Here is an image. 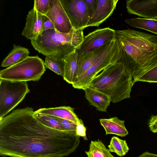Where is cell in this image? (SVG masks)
I'll use <instances>...</instances> for the list:
<instances>
[{
    "instance_id": "obj_23",
    "label": "cell",
    "mask_w": 157,
    "mask_h": 157,
    "mask_svg": "<svg viewBox=\"0 0 157 157\" xmlns=\"http://www.w3.org/2000/svg\"><path fill=\"white\" fill-rule=\"evenodd\" d=\"M33 117L44 125L52 128L62 130H66L63 126L52 116L34 112Z\"/></svg>"
},
{
    "instance_id": "obj_21",
    "label": "cell",
    "mask_w": 157,
    "mask_h": 157,
    "mask_svg": "<svg viewBox=\"0 0 157 157\" xmlns=\"http://www.w3.org/2000/svg\"><path fill=\"white\" fill-rule=\"evenodd\" d=\"M101 140L91 141L88 151H85L88 157H114Z\"/></svg>"
},
{
    "instance_id": "obj_5",
    "label": "cell",
    "mask_w": 157,
    "mask_h": 157,
    "mask_svg": "<svg viewBox=\"0 0 157 157\" xmlns=\"http://www.w3.org/2000/svg\"><path fill=\"white\" fill-rule=\"evenodd\" d=\"M44 62L38 56H29L21 61L1 70L0 78L17 81H36L45 71Z\"/></svg>"
},
{
    "instance_id": "obj_9",
    "label": "cell",
    "mask_w": 157,
    "mask_h": 157,
    "mask_svg": "<svg viewBox=\"0 0 157 157\" xmlns=\"http://www.w3.org/2000/svg\"><path fill=\"white\" fill-rule=\"evenodd\" d=\"M115 30L109 27L97 29L85 36L79 49L76 51L78 55L92 51L113 40Z\"/></svg>"
},
{
    "instance_id": "obj_17",
    "label": "cell",
    "mask_w": 157,
    "mask_h": 157,
    "mask_svg": "<svg viewBox=\"0 0 157 157\" xmlns=\"http://www.w3.org/2000/svg\"><path fill=\"white\" fill-rule=\"evenodd\" d=\"M63 79L72 84L76 81L78 70V55L76 51L69 54L64 59Z\"/></svg>"
},
{
    "instance_id": "obj_24",
    "label": "cell",
    "mask_w": 157,
    "mask_h": 157,
    "mask_svg": "<svg viewBox=\"0 0 157 157\" xmlns=\"http://www.w3.org/2000/svg\"><path fill=\"white\" fill-rule=\"evenodd\" d=\"M45 67L58 75L63 76L65 63L64 59H59L46 57L44 61Z\"/></svg>"
},
{
    "instance_id": "obj_28",
    "label": "cell",
    "mask_w": 157,
    "mask_h": 157,
    "mask_svg": "<svg viewBox=\"0 0 157 157\" xmlns=\"http://www.w3.org/2000/svg\"><path fill=\"white\" fill-rule=\"evenodd\" d=\"M90 17L93 16L98 6V0H84Z\"/></svg>"
},
{
    "instance_id": "obj_11",
    "label": "cell",
    "mask_w": 157,
    "mask_h": 157,
    "mask_svg": "<svg viewBox=\"0 0 157 157\" xmlns=\"http://www.w3.org/2000/svg\"><path fill=\"white\" fill-rule=\"evenodd\" d=\"M126 7L129 14L146 19H157V0H127Z\"/></svg>"
},
{
    "instance_id": "obj_14",
    "label": "cell",
    "mask_w": 157,
    "mask_h": 157,
    "mask_svg": "<svg viewBox=\"0 0 157 157\" xmlns=\"http://www.w3.org/2000/svg\"><path fill=\"white\" fill-rule=\"evenodd\" d=\"M85 97L90 105L101 112H106L111 100L109 97L103 92L89 86L84 90Z\"/></svg>"
},
{
    "instance_id": "obj_12",
    "label": "cell",
    "mask_w": 157,
    "mask_h": 157,
    "mask_svg": "<svg viewBox=\"0 0 157 157\" xmlns=\"http://www.w3.org/2000/svg\"><path fill=\"white\" fill-rule=\"evenodd\" d=\"M43 15L34 7L30 10L22 35L31 40L36 39L42 32Z\"/></svg>"
},
{
    "instance_id": "obj_7",
    "label": "cell",
    "mask_w": 157,
    "mask_h": 157,
    "mask_svg": "<svg viewBox=\"0 0 157 157\" xmlns=\"http://www.w3.org/2000/svg\"><path fill=\"white\" fill-rule=\"evenodd\" d=\"M29 92L27 82L0 79V119L21 102Z\"/></svg>"
},
{
    "instance_id": "obj_22",
    "label": "cell",
    "mask_w": 157,
    "mask_h": 157,
    "mask_svg": "<svg viewBox=\"0 0 157 157\" xmlns=\"http://www.w3.org/2000/svg\"><path fill=\"white\" fill-rule=\"evenodd\" d=\"M108 147L110 152H114L120 157L124 156L129 150L125 140L115 136L112 138Z\"/></svg>"
},
{
    "instance_id": "obj_18",
    "label": "cell",
    "mask_w": 157,
    "mask_h": 157,
    "mask_svg": "<svg viewBox=\"0 0 157 157\" xmlns=\"http://www.w3.org/2000/svg\"><path fill=\"white\" fill-rule=\"evenodd\" d=\"M99 121L105 130L106 135L113 134L123 137L128 133L125 127L124 121L120 120L117 117L101 119Z\"/></svg>"
},
{
    "instance_id": "obj_26",
    "label": "cell",
    "mask_w": 157,
    "mask_h": 157,
    "mask_svg": "<svg viewBox=\"0 0 157 157\" xmlns=\"http://www.w3.org/2000/svg\"><path fill=\"white\" fill-rule=\"evenodd\" d=\"M50 6V0H35L33 7L38 12L45 15L48 11Z\"/></svg>"
},
{
    "instance_id": "obj_2",
    "label": "cell",
    "mask_w": 157,
    "mask_h": 157,
    "mask_svg": "<svg viewBox=\"0 0 157 157\" xmlns=\"http://www.w3.org/2000/svg\"><path fill=\"white\" fill-rule=\"evenodd\" d=\"M121 43L118 60L130 73L133 85L157 65V36L132 29L115 31Z\"/></svg>"
},
{
    "instance_id": "obj_30",
    "label": "cell",
    "mask_w": 157,
    "mask_h": 157,
    "mask_svg": "<svg viewBox=\"0 0 157 157\" xmlns=\"http://www.w3.org/2000/svg\"><path fill=\"white\" fill-rule=\"evenodd\" d=\"M76 132L77 134L82 137L85 140H87V138L86 135V128L84 126L83 121L78 123L77 124Z\"/></svg>"
},
{
    "instance_id": "obj_10",
    "label": "cell",
    "mask_w": 157,
    "mask_h": 157,
    "mask_svg": "<svg viewBox=\"0 0 157 157\" xmlns=\"http://www.w3.org/2000/svg\"><path fill=\"white\" fill-rule=\"evenodd\" d=\"M45 15L50 20L55 29L59 32L68 33L73 29L59 0H50V8Z\"/></svg>"
},
{
    "instance_id": "obj_27",
    "label": "cell",
    "mask_w": 157,
    "mask_h": 157,
    "mask_svg": "<svg viewBox=\"0 0 157 157\" xmlns=\"http://www.w3.org/2000/svg\"><path fill=\"white\" fill-rule=\"evenodd\" d=\"M51 116L60 123L64 127L66 130L76 131L77 124H76L68 120L54 116Z\"/></svg>"
},
{
    "instance_id": "obj_6",
    "label": "cell",
    "mask_w": 157,
    "mask_h": 157,
    "mask_svg": "<svg viewBox=\"0 0 157 157\" xmlns=\"http://www.w3.org/2000/svg\"><path fill=\"white\" fill-rule=\"evenodd\" d=\"M121 43L116 35L103 52L90 67L78 78L72 86L75 88L84 90L89 86L98 74L109 65L118 61L121 57Z\"/></svg>"
},
{
    "instance_id": "obj_13",
    "label": "cell",
    "mask_w": 157,
    "mask_h": 157,
    "mask_svg": "<svg viewBox=\"0 0 157 157\" xmlns=\"http://www.w3.org/2000/svg\"><path fill=\"white\" fill-rule=\"evenodd\" d=\"M118 0H98V6L93 17L90 19L86 27H99L113 13Z\"/></svg>"
},
{
    "instance_id": "obj_3",
    "label": "cell",
    "mask_w": 157,
    "mask_h": 157,
    "mask_svg": "<svg viewBox=\"0 0 157 157\" xmlns=\"http://www.w3.org/2000/svg\"><path fill=\"white\" fill-rule=\"evenodd\" d=\"M132 86L130 73L118 60L95 76L89 86L108 95L113 103L130 98Z\"/></svg>"
},
{
    "instance_id": "obj_8",
    "label": "cell",
    "mask_w": 157,
    "mask_h": 157,
    "mask_svg": "<svg viewBox=\"0 0 157 157\" xmlns=\"http://www.w3.org/2000/svg\"><path fill=\"white\" fill-rule=\"evenodd\" d=\"M75 30L84 29L90 17L84 0H59Z\"/></svg>"
},
{
    "instance_id": "obj_31",
    "label": "cell",
    "mask_w": 157,
    "mask_h": 157,
    "mask_svg": "<svg viewBox=\"0 0 157 157\" xmlns=\"http://www.w3.org/2000/svg\"><path fill=\"white\" fill-rule=\"evenodd\" d=\"M150 130L153 133L157 132V114L151 116L148 122Z\"/></svg>"
},
{
    "instance_id": "obj_1",
    "label": "cell",
    "mask_w": 157,
    "mask_h": 157,
    "mask_svg": "<svg viewBox=\"0 0 157 157\" xmlns=\"http://www.w3.org/2000/svg\"><path fill=\"white\" fill-rule=\"evenodd\" d=\"M27 107L0 119V155L12 157H63L80 143L76 131H62L43 124Z\"/></svg>"
},
{
    "instance_id": "obj_20",
    "label": "cell",
    "mask_w": 157,
    "mask_h": 157,
    "mask_svg": "<svg viewBox=\"0 0 157 157\" xmlns=\"http://www.w3.org/2000/svg\"><path fill=\"white\" fill-rule=\"evenodd\" d=\"M125 22L131 26L157 34V19L136 18L126 19Z\"/></svg>"
},
{
    "instance_id": "obj_19",
    "label": "cell",
    "mask_w": 157,
    "mask_h": 157,
    "mask_svg": "<svg viewBox=\"0 0 157 157\" xmlns=\"http://www.w3.org/2000/svg\"><path fill=\"white\" fill-rule=\"evenodd\" d=\"M29 54V49L20 45L13 44V48L2 62L1 67H9L23 60Z\"/></svg>"
},
{
    "instance_id": "obj_32",
    "label": "cell",
    "mask_w": 157,
    "mask_h": 157,
    "mask_svg": "<svg viewBox=\"0 0 157 157\" xmlns=\"http://www.w3.org/2000/svg\"><path fill=\"white\" fill-rule=\"evenodd\" d=\"M138 157H157V155L146 152H144Z\"/></svg>"
},
{
    "instance_id": "obj_15",
    "label": "cell",
    "mask_w": 157,
    "mask_h": 157,
    "mask_svg": "<svg viewBox=\"0 0 157 157\" xmlns=\"http://www.w3.org/2000/svg\"><path fill=\"white\" fill-rule=\"evenodd\" d=\"M110 42L92 51L78 55V67L77 79L84 74L90 67Z\"/></svg>"
},
{
    "instance_id": "obj_29",
    "label": "cell",
    "mask_w": 157,
    "mask_h": 157,
    "mask_svg": "<svg viewBox=\"0 0 157 157\" xmlns=\"http://www.w3.org/2000/svg\"><path fill=\"white\" fill-rule=\"evenodd\" d=\"M52 29H55L52 21L46 16L43 15L42 26V32Z\"/></svg>"
},
{
    "instance_id": "obj_4",
    "label": "cell",
    "mask_w": 157,
    "mask_h": 157,
    "mask_svg": "<svg viewBox=\"0 0 157 157\" xmlns=\"http://www.w3.org/2000/svg\"><path fill=\"white\" fill-rule=\"evenodd\" d=\"M74 29L68 33L58 32L55 29L43 32L36 39L31 40L34 48L46 57L64 59L76 51L71 45Z\"/></svg>"
},
{
    "instance_id": "obj_25",
    "label": "cell",
    "mask_w": 157,
    "mask_h": 157,
    "mask_svg": "<svg viewBox=\"0 0 157 157\" xmlns=\"http://www.w3.org/2000/svg\"><path fill=\"white\" fill-rule=\"evenodd\" d=\"M138 81L157 83V65L140 76L136 82Z\"/></svg>"
},
{
    "instance_id": "obj_16",
    "label": "cell",
    "mask_w": 157,
    "mask_h": 157,
    "mask_svg": "<svg viewBox=\"0 0 157 157\" xmlns=\"http://www.w3.org/2000/svg\"><path fill=\"white\" fill-rule=\"evenodd\" d=\"M34 112L68 120L76 124L82 121L78 118L74 109L70 106L41 108Z\"/></svg>"
}]
</instances>
